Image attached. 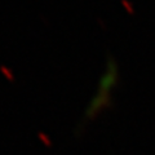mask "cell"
Returning a JSON list of instances; mask_svg holds the SVG:
<instances>
[{
    "label": "cell",
    "instance_id": "6da1fadb",
    "mask_svg": "<svg viewBox=\"0 0 155 155\" xmlns=\"http://www.w3.org/2000/svg\"><path fill=\"white\" fill-rule=\"evenodd\" d=\"M116 79H118V69H116L115 61H109L107 64V70L102 75L98 85V93H105L109 94L110 89L116 84Z\"/></svg>",
    "mask_w": 155,
    "mask_h": 155
}]
</instances>
